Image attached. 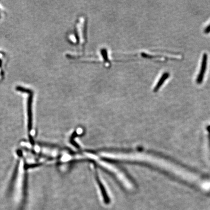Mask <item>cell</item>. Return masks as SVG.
Masks as SVG:
<instances>
[{"mask_svg": "<svg viewBox=\"0 0 210 210\" xmlns=\"http://www.w3.org/2000/svg\"><path fill=\"white\" fill-rule=\"evenodd\" d=\"M105 157L118 160L137 161L151 163L172 173L173 174H175L186 181L195 183L203 190L208 191L210 190V181L203 180L197 175L189 172L179 166L152 155L141 152L129 153L106 152L105 154Z\"/></svg>", "mask_w": 210, "mask_h": 210, "instance_id": "obj_1", "label": "cell"}, {"mask_svg": "<svg viewBox=\"0 0 210 210\" xmlns=\"http://www.w3.org/2000/svg\"><path fill=\"white\" fill-rule=\"evenodd\" d=\"M85 155L89 158H90L92 159H94L103 167L113 173L126 188L128 189L133 188V184L126 176V175L115 166L104 161H101L95 155L90 153H86Z\"/></svg>", "mask_w": 210, "mask_h": 210, "instance_id": "obj_2", "label": "cell"}, {"mask_svg": "<svg viewBox=\"0 0 210 210\" xmlns=\"http://www.w3.org/2000/svg\"><path fill=\"white\" fill-rule=\"evenodd\" d=\"M77 24L76 25V35L77 38L79 41L81 45L84 47L86 43L87 35H86V29H87V21L86 19L81 17L77 21Z\"/></svg>", "mask_w": 210, "mask_h": 210, "instance_id": "obj_3", "label": "cell"}, {"mask_svg": "<svg viewBox=\"0 0 210 210\" xmlns=\"http://www.w3.org/2000/svg\"><path fill=\"white\" fill-rule=\"evenodd\" d=\"M207 61H208V54L207 53L205 52L203 54L200 71L197 77V80H196L197 84H201L203 82L206 70L207 69Z\"/></svg>", "mask_w": 210, "mask_h": 210, "instance_id": "obj_4", "label": "cell"}, {"mask_svg": "<svg viewBox=\"0 0 210 210\" xmlns=\"http://www.w3.org/2000/svg\"><path fill=\"white\" fill-rule=\"evenodd\" d=\"M33 92L28 94V99H27V112H28V131H30L32 128V107L33 102Z\"/></svg>", "mask_w": 210, "mask_h": 210, "instance_id": "obj_5", "label": "cell"}, {"mask_svg": "<svg viewBox=\"0 0 210 210\" xmlns=\"http://www.w3.org/2000/svg\"><path fill=\"white\" fill-rule=\"evenodd\" d=\"M170 76V74L168 72H165L163 74V75L161 76V78L159 79V80L158 81L157 84H156L155 87L153 89V90L154 92H157L159 90V88L161 87V86L163 85V84L164 83L165 81L167 79L169 78Z\"/></svg>", "mask_w": 210, "mask_h": 210, "instance_id": "obj_6", "label": "cell"}, {"mask_svg": "<svg viewBox=\"0 0 210 210\" xmlns=\"http://www.w3.org/2000/svg\"><path fill=\"white\" fill-rule=\"evenodd\" d=\"M19 163H20V161H17L16 165L15 166V170H14V172H13V176H12V177L11 181L10 182V183H11V186L14 183V182H15V181H16L17 176V174H18V172Z\"/></svg>", "mask_w": 210, "mask_h": 210, "instance_id": "obj_7", "label": "cell"}, {"mask_svg": "<svg viewBox=\"0 0 210 210\" xmlns=\"http://www.w3.org/2000/svg\"><path fill=\"white\" fill-rule=\"evenodd\" d=\"M16 90L17 91H18V92L27 94H30V93H31L32 92H33V91L30 89H27V88L21 87V86H17L16 88Z\"/></svg>", "mask_w": 210, "mask_h": 210, "instance_id": "obj_8", "label": "cell"}, {"mask_svg": "<svg viewBox=\"0 0 210 210\" xmlns=\"http://www.w3.org/2000/svg\"><path fill=\"white\" fill-rule=\"evenodd\" d=\"M204 33L205 34H208V33H210V24L208 26H207L206 28H205L204 30Z\"/></svg>", "mask_w": 210, "mask_h": 210, "instance_id": "obj_9", "label": "cell"}, {"mask_svg": "<svg viewBox=\"0 0 210 210\" xmlns=\"http://www.w3.org/2000/svg\"><path fill=\"white\" fill-rule=\"evenodd\" d=\"M17 154H18L19 157H23V152H22V151L21 150H17Z\"/></svg>", "mask_w": 210, "mask_h": 210, "instance_id": "obj_10", "label": "cell"}, {"mask_svg": "<svg viewBox=\"0 0 210 210\" xmlns=\"http://www.w3.org/2000/svg\"><path fill=\"white\" fill-rule=\"evenodd\" d=\"M1 63H2V62H1V60L0 59V66L1 65Z\"/></svg>", "mask_w": 210, "mask_h": 210, "instance_id": "obj_11", "label": "cell"}]
</instances>
